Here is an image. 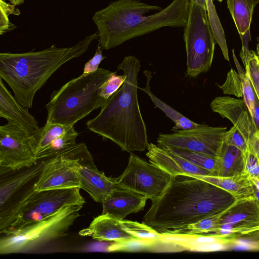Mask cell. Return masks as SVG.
I'll use <instances>...</instances> for the list:
<instances>
[{"mask_svg": "<svg viewBox=\"0 0 259 259\" xmlns=\"http://www.w3.org/2000/svg\"><path fill=\"white\" fill-rule=\"evenodd\" d=\"M207 13L215 41L219 45L225 60L229 61L228 50L224 30L213 5H210L207 6Z\"/></svg>", "mask_w": 259, "mask_h": 259, "instance_id": "cell-33", "label": "cell"}, {"mask_svg": "<svg viewBox=\"0 0 259 259\" xmlns=\"http://www.w3.org/2000/svg\"><path fill=\"white\" fill-rule=\"evenodd\" d=\"M144 73L146 77V87L145 88H138L144 92L150 97L155 106L161 109L168 117L174 121L175 125L171 130L172 131L178 130L191 129L199 127L203 124L192 121L156 97L152 93L150 88L152 72L150 71L145 70Z\"/></svg>", "mask_w": 259, "mask_h": 259, "instance_id": "cell-25", "label": "cell"}, {"mask_svg": "<svg viewBox=\"0 0 259 259\" xmlns=\"http://www.w3.org/2000/svg\"><path fill=\"white\" fill-rule=\"evenodd\" d=\"M213 184L231 194L236 200L255 198L253 182L247 176L240 174L227 177L193 176Z\"/></svg>", "mask_w": 259, "mask_h": 259, "instance_id": "cell-19", "label": "cell"}, {"mask_svg": "<svg viewBox=\"0 0 259 259\" xmlns=\"http://www.w3.org/2000/svg\"><path fill=\"white\" fill-rule=\"evenodd\" d=\"M253 183L255 185L258 189L259 190V179L252 178L250 179Z\"/></svg>", "mask_w": 259, "mask_h": 259, "instance_id": "cell-46", "label": "cell"}, {"mask_svg": "<svg viewBox=\"0 0 259 259\" xmlns=\"http://www.w3.org/2000/svg\"><path fill=\"white\" fill-rule=\"evenodd\" d=\"M184 39L187 54L186 76L196 77L211 67L215 41L209 25L207 10L190 0Z\"/></svg>", "mask_w": 259, "mask_h": 259, "instance_id": "cell-8", "label": "cell"}, {"mask_svg": "<svg viewBox=\"0 0 259 259\" xmlns=\"http://www.w3.org/2000/svg\"><path fill=\"white\" fill-rule=\"evenodd\" d=\"M228 208L221 212L201 219L195 223L170 230L163 233L188 235L214 233L221 228V218Z\"/></svg>", "mask_w": 259, "mask_h": 259, "instance_id": "cell-26", "label": "cell"}, {"mask_svg": "<svg viewBox=\"0 0 259 259\" xmlns=\"http://www.w3.org/2000/svg\"><path fill=\"white\" fill-rule=\"evenodd\" d=\"M77 170L80 188L87 191L97 202L102 203L120 187L115 178L108 177L98 169L93 158L80 160Z\"/></svg>", "mask_w": 259, "mask_h": 259, "instance_id": "cell-14", "label": "cell"}, {"mask_svg": "<svg viewBox=\"0 0 259 259\" xmlns=\"http://www.w3.org/2000/svg\"><path fill=\"white\" fill-rule=\"evenodd\" d=\"M11 4L19 6L24 3L25 0H9Z\"/></svg>", "mask_w": 259, "mask_h": 259, "instance_id": "cell-45", "label": "cell"}, {"mask_svg": "<svg viewBox=\"0 0 259 259\" xmlns=\"http://www.w3.org/2000/svg\"><path fill=\"white\" fill-rule=\"evenodd\" d=\"M20 12L15 8V5L0 0V34L9 32L16 28V26L9 21V15H19Z\"/></svg>", "mask_w": 259, "mask_h": 259, "instance_id": "cell-37", "label": "cell"}, {"mask_svg": "<svg viewBox=\"0 0 259 259\" xmlns=\"http://www.w3.org/2000/svg\"><path fill=\"white\" fill-rule=\"evenodd\" d=\"M255 134L259 137V101L255 96L254 112L251 116Z\"/></svg>", "mask_w": 259, "mask_h": 259, "instance_id": "cell-42", "label": "cell"}, {"mask_svg": "<svg viewBox=\"0 0 259 259\" xmlns=\"http://www.w3.org/2000/svg\"><path fill=\"white\" fill-rule=\"evenodd\" d=\"M99 68L93 73L71 79L51 94L45 106L46 122L73 126L107 101L97 94L102 84L113 73Z\"/></svg>", "mask_w": 259, "mask_h": 259, "instance_id": "cell-5", "label": "cell"}, {"mask_svg": "<svg viewBox=\"0 0 259 259\" xmlns=\"http://www.w3.org/2000/svg\"><path fill=\"white\" fill-rule=\"evenodd\" d=\"M82 206H65L44 219L4 235L0 240V253L25 252L65 236L79 217Z\"/></svg>", "mask_w": 259, "mask_h": 259, "instance_id": "cell-7", "label": "cell"}, {"mask_svg": "<svg viewBox=\"0 0 259 259\" xmlns=\"http://www.w3.org/2000/svg\"><path fill=\"white\" fill-rule=\"evenodd\" d=\"M0 77V117L31 136L38 129V123L29 112L23 107L7 89Z\"/></svg>", "mask_w": 259, "mask_h": 259, "instance_id": "cell-16", "label": "cell"}, {"mask_svg": "<svg viewBox=\"0 0 259 259\" xmlns=\"http://www.w3.org/2000/svg\"><path fill=\"white\" fill-rule=\"evenodd\" d=\"M78 133L74 125L71 126L65 133L56 139L49 146L36 156L37 160L50 158L59 154L74 146Z\"/></svg>", "mask_w": 259, "mask_h": 259, "instance_id": "cell-30", "label": "cell"}, {"mask_svg": "<svg viewBox=\"0 0 259 259\" xmlns=\"http://www.w3.org/2000/svg\"><path fill=\"white\" fill-rule=\"evenodd\" d=\"M140 66V61L134 56L123 58L117 66V70L126 75L123 84L101 107L98 115L86 123L90 131L130 153L143 151L149 144L138 100Z\"/></svg>", "mask_w": 259, "mask_h": 259, "instance_id": "cell-3", "label": "cell"}, {"mask_svg": "<svg viewBox=\"0 0 259 259\" xmlns=\"http://www.w3.org/2000/svg\"><path fill=\"white\" fill-rule=\"evenodd\" d=\"M190 0H173L162 9L138 0H117L98 11L92 19L102 50L163 27H185Z\"/></svg>", "mask_w": 259, "mask_h": 259, "instance_id": "cell-2", "label": "cell"}, {"mask_svg": "<svg viewBox=\"0 0 259 259\" xmlns=\"http://www.w3.org/2000/svg\"><path fill=\"white\" fill-rule=\"evenodd\" d=\"M212 1H219L220 2H221L223 0H211Z\"/></svg>", "mask_w": 259, "mask_h": 259, "instance_id": "cell-47", "label": "cell"}, {"mask_svg": "<svg viewBox=\"0 0 259 259\" xmlns=\"http://www.w3.org/2000/svg\"><path fill=\"white\" fill-rule=\"evenodd\" d=\"M125 78V74L117 75L116 72H114L99 87L97 91V94L104 99L107 100L122 86Z\"/></svg>", "mask_w": 259, "mask_h": 259, "instance_id": "cell-36", "label": "cell"}, {"mask_svg": "<svg viewBox=\"0 0 259 259\" xmlns=\"http://www.w3.org/2000/svg\"><path fill=\"white\" fill-rule=\"evenodd\" d=\"M147 199L148 198L143 195L119 187L102 203L101 214L123 220L130 213L142 210Z\"/></svg>", "mask_w": 259, "mask_h": 259, "instance_id": "cell-17", "label": "cell"}, {"mask_svg": "<svg viewBox=\"0 0 259 259\" xmlns=\"http://www.w3.org/2000/svg\"><path fill=\"white\" fill-rule=\"evenodd\" d=\"M174 178L150 161L131 152L126 168L115 179L120 187L143 195L153 201L162 195Z\"/></svg>", "mask_w": 259, "mask_h": 259, "instance_id": "cell-10", "label": "cell"}, {"mask_svg": "<svg viewBox=\"0 0 259 259\" xmlns=\"http://www.w3.org/2000/svg\"><path fill=\"white\" fill-rule=\"evenodd\" d=\"M234 249L246 250H259V240H248L237 238Z\"/></svg>", "mask_w": 259, "mask_h": 259, "instance_id": "cell-41", "label": "cell"}, {"mask_svg": "<svg viewBox=\"0 0 259 259\" xmlns=\"http://www.w3.org/2000/svg\"><path fill=\"white\" fill-rule=\"evenodd\" d=\"M259 0H227L228 8L240 36L250 32L253 10Z\"/></svg>", "mask_w": 259, "mask_h": 259, "instance_id": "cell-24", "label": "cell"}, {"mask_svg": "<svg viewBox=\"0 0 259 259\" xmlns=\"http://www.w3.org/2000/svg\"><path fill=\"white\" fill-rule=\"evenodd\" d=\"M242 154L243 168L241 174L250 179H259V160L249 150Z\"/></svg>", "mask_w": 259, "mask_h": 259, "instance_id": "cell-38", "label": "cell"}, {"mask_svg": "<svg viewBox=\"0 0 259 259\" xmlns=\"http://www.w3.org/2000/svg\"><path fill=\"white\" fill-rule=\"evenodd\" d=\"M146 156L149 161L172 177L179 176H211L201 168L163 147L149 143Z\"/></svg>", "mask_w": 259, "mask_h": 259, "instance_id": "cell-15", "label": "cell"}, {"mask_svg": "<svg viewBox=\"0 0 259 259\" xmlns=\"http://www.w3.org/2000/svg\"><path fill=\"white\" fill-rule=\"evenodd\" d=\"M172 134H159V146H166L201 153L213 157H219L225 143L227 127L201 126L188 130H175Z\"/></svg>", "mask_w": 259, "mask_h": 259, "instance_id": "cell-11", "label": "cell"}, {"mask_svg": "<svg viewBox=\"0 0 259 259\" xmlns=\"http://www.w3.org/2000/svg\"><path fill=\"white\" fill-rule=\"evenodd\" d=\"M31 136L8 122L0 126V166L15 170L36 164Z\"/></svg>", "mask_w": 259, "mask_h": 259, "instance_id": "cell-12", "label": "cell"}, {"mask_svg": "<svg viewBox=\"0 0 259 259\" xmlns=\"http://www.w3.org/2000/svg\"><path fill=\"white\" fill-rule=\"evenodd\" d=\"M253 189L255 195V197L258 202H259V190L257 188V187L255 186V185L253 183Z\"/></svg>", "mask_w": 259, "mask_h": 259, "instance_id": "cell-44", "label": "cell"}, {"mask_svg": "<svg viewBox=\"0 0 259 259\" xmlns=\"http://www.w3.org/2000/svg\"><path fill=\"white\" fill-rule=\"evenodd\" d=\"M71 126L58 123L46 122L45 125L39 127L31 135L35 156Z\"/></svg>", "mask_w": 259, "mask_h": 259, "instance_id": "cell-28", "label": "cell"}, {"mask_svg": "<svg viewBox=\"0 0 259 259\" xmlns=\"http://www.w3.org/2000/svg\"><path fill=\"white\" fill-rule=\"evenodd\" d=\"M259 232V222L235 225H222L216 232L210 234L240 238Z\"/></svg>", "mask_w": 259, "mask_h": 259, "instance_id": "cell-34", "label": "cell"}, {"mask_svg": "<svg viewBox=\"0 0 259 259\" xmlns=\"http://www.w3.org/2000/svg\"><path fill=\"white\" fill-rule=\"evenodd\" d=\"M240 57L248 74L251 86L259 101V55L248 48L242 47Z\"/></svg>", "mask_w": 259, "mask_h": 259, "instance_id": "cell-32", "label": "cell"}, {"mask_svg": "<svg viewBox=\"0 0 259 259\" xmlns=\"http://www.w3.org/2000/svg\"><path fill=\"white\" fill-rule=\"evenodd\" d=\"M218 158L219 167L217 176H232L241 173L243 161L242 152L239 149L225 144Z\"/></svg>", "mask_w": 259, "mask_h": 259, "instance_id": "cell-27", "label": "cell"}, {"mask_svg": "<svg viewBox=\"0 0 259 259\" xmlns=\"http://www.w3.org/2000/svg\"><path fill=\"white\" fill-rule=\"evenodd\" d=\"M93 158L86 144L81 142L59 154L45 158L43 169L33 185L34 190L80 188L77 170L79 161Z\"/></svg>", "mask_w": 259, "mask_h": 259, "instance_id": "cell-9", "label": "cell"}, {"mask_svg": "<svg viewBox=\"0 0 259 259\" xmlns=\"http://www.w3.org/2000/svg\"><path fill=\"white\" fill-rule=\"evenodd\" d=\"M258 234L259 235V232L256 233V234ZM255 234H254V235H255Z\"/></svg>", "mask_w": 259, "mask_h": 259, "instance_id": "cell-48", "label": "cell"}, {"mask_svg": "<svg viewBox=\"0 0 259 259\" xmlns=\"http://www.w3.org/2000/svg\"><path fill=\"white\" fill-rule=\"evenodd\" d=\"M211 110L219 113L223 118L228 119L236 124L246 114L249 113L243 99L229 96H218L210 103Z\"/></svg>", "mask_w": 259, "mask_h": 259, "instance_id": "cell-22", "label": "cell"}, {"mask_svg": "<svg viewBox=\"0 0 259 259\" xmlns=\"http://www.w3.org/2000/svg\"><path fill=\"white\" fill-rule=\"evenodd\" d=\"M98 37V33H94L70 47L53 45L36 52L1 53L0 77L9 84L20 104L31 108L35 94L54 72L84 54Z\"/></svg>", "mask_w": 259, "mask_h": 259, "instance_id": "cell-4", "label": "cell"}, {"mask_svg": "<svg viewBox=\"0 0 259 259\" xmlns=\"http://www.w3.org/2000/svg\"><path fill=\"white\" fill-rule=\"evenodd\" d=\"M79 234L101 241L126 242L138 240L122 229L119 220L108 214H101L95 218L89 227L79 231Z\"/></svg>", "mask_w": 259, "mask_h": 259, "instance_id": "cell-18", "label": "cell"}, {"mask_svg": "<svg viewBox=\"0 0 259 259\" xmlns=\"http://www.w3.org/2000/svg\"><path fill=\"white\" fill-rule=\"evenodd\" d=\"M245 73L240 74L232 68L228 72L224 83L221 85H217L225 95H233L238 98L243 97V75Z\"/></svg>", "mask_w": 259, "mask_h": 259, "instance_id": "cell-35", "label": "cell"}, {"mask_svg": "<svg viewBox=\"0 0 259 259\" xmlns=\"http://www.w3.org/2000/svg\"><path fill=\"white\" fill-rule=\"evenodd\" d=\"M259 222V202L255 198L236 200L221 218V224Z\"/></svg>", "mask_w": 259, "mask_h": 259, "instance_id": "cell-20", "label": "cell"}, {"mask_svg": "<svg viewBox=\"0 0 259 259\" xmlns=\"http://www.w3.org/2000/svg\"><path fill=\"white\" fill-rule=\"evenodd\" d=\"M254 133L251 116L248 113L227 131L225 143L236 147L242 153H244L248 151L249 144Z\"/></svg>", "mask_w": 259, "mask_h": 259, "instance_id": "cell-23", "label": "cell"}, {"mask_svg": "<svg viewBox=\"0 0 259 259\" xmlns=\"http://www.w3.org/2000/svg\"><path fill=\"white\" fill-rule=\"evenodd\" d=\"M248 150L259 160V137L255 133L250 141Z\"/></svg>", "mask_w": 259, "mask_h": 259, "instance_id": "cell-43", "label": "cell"}, {"mask_svg": "<svg viewBox=\"0 0 259 259\" xmlns=\"http://www.w3.org/2000/svg\"><path fill=\"white\" fill-rule=\"evenodd\" d=\"M79 187L36 191L33 186L0 208L1 234L9 235L55 214L63 207L83 205Z\"/></svg>", "mask_w": 259, "mask_h": 259, "instance_id": "cell-6", "label": "cell"}, {"mask_svg": "<svg viewBox=\"0 0 259 259\" xmlns=\"http://www.w3.org/2000/svg\"><path fill=\"white\" fill-rule=\"evenodd\" d=\"M242 95L243 99L251 116L254 109L255 94L251 86L248 75L246 72L243 75Z\"/></svg>", "mask_w": 259, "mask_h": 259, "instance_id": "cell-39", "label": "cell"}, {"mask_svg": "<svg viewBox=\"0 0 259 259\" xmlns=\"http://www.w3.org/2000/svg\"><path fill=\"white\" fill-rule=\"evenodd\" d=\"M160 146L164 147L192 164L208 171L211 173V176H218L219 167L218 157L215 158L197 152L181 148L166 146Z\"/></svg>", "mask_w": 259, "mask_h": 259, "instance_id": "cell-29", "label": "cell"}, {"mask_svg": "<svg viewBox=\"0 0 259 259\" xmlns=\"http://www.w3.org/2000/svg\"><path fill=\"white\" fill-rule=\"evenodd\" d=\"M236 200L228 192L205 181L176 176L162 195L152 201L142 223L161 234L221 212Z\"/></svg>", "mask_w": 259, "mask_h": 259, "instance_id": "cell-1", "label": "cell"}, {"mask_svg": "<svg viewBox=\"0 0 259 259\" xmlns=\"http://www.w3.org/2000/svg\"><path fill=\"white\" fill-rule=\"evenodd\" d=\"M47 159L38 160L37 163L26 170L14 175L9 179L1 181L0 184V208L10 200L12 196L19 189L37 176L43 169Z\"/></svg>", "mask_w": 259, "mask_h": 259, "instance_id": "cell-21", "label": "cell"}, {"mask_svg": "<svg viewBox=\"0 0 259 259\" xmlns=\"http://www.w3.org/2000/svg\"><path fill=\"white\" fill-rule=\"evenodd\" d=\"M119 221L126 232L138 240L149 242L151 245L160 238V233L143 223L125 220Z\"/></svg>", "mask_w": 259, "mask_h": 259, "instance_id": "cell-31", "label": "cell"}, {"mask_svg": "<svg viewBox=\"0 0 259 259\" xmlns=\"http://www.w3.org/2000/svg\"><path fill=\"white\" fill-rule=\"evenodd\" d=\"M105 58L106 57L102 54V49L99 43L94 56L85 64L82 74H88L96 72L100 64Z\"/></svg>", "mask_w": 259, "mask_h": 259, "instance_id": "cell-40", "label": "cell"}, {"mask_svg": "<svg viewBox=\"0 0 259 259\" xmlns=\"http://www.w3.org/2000/svg\"><path fill=\"white\" fill-rule=\"evenodd\" d=\"M236 237L215 234H161L158 241L171 250L193 251H217L233 249Z\"/></svg>", "mask_w": 259, "mask_h": 259, "instance_id": "cell-13", "label": "cell"}]
</instances>
